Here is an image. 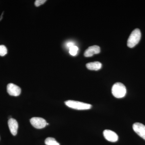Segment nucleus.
I'll return each mask as SVG.
<instances>
[{
    "label": "nucleus",
    "mask_w": 145,
    "mask_h": 145,
    "mask_svg": "<svg viewBox=\"0 0 145 145\" xmlns=\"http://www.w3.org/2000/svg\"><path fill=\"white\" fill-rule=\"evenodd\" d=\"M30 122L34 127L39 129L43 128L47 124L46 121L40 117H33L30 119Z\"/></svg>",
    "instance_id": "obj_4"
},
{
    "label": "nucleus",
    "mask_w": 145,
    "mask_h": 145,
    "mask_svg": "<svg viewBox=\"0 0 145 145\" xmlns=\"http://www.w3.org/2000/svg\"><path fill=\"white\" fill-rule=\"evenodd\" d=\"M7 50L5 46L0 45V56L3 57L7 54Z\"/></svg>",
    "instance_id": "obj_13"
},
{
    "label": "nucleus",
    "mask_w": 145,
    "mask_h": 145,
    "mask_svg": "<svg viewBox=\"0 0 145 145\" xmlns=\"http://www.w3.org/2000/svg\"><path fill=\"white\" fill-rule=\"evenodd\" d=\"M75 45H74V43L72 42H67V47L69 48V49L71 47Z\"/></svg>",
    "instance_id": "obj_15"
},
{
    "label": "nucleus",
    "mask_w": 145,
    "mask_h": 145,
    "mask_svg": "<svg viewBox=\"0 0 145 145\" xmlns=\"http://www.w3.org/2000/svg\"><path fill=\"white\" fill-rule=\"evenodd\" d=\"M69 53L72 56H75L78 53V52L79 49L76 46H73L69 48Z\"/></svg>",
    "instance_id": "obj_12"
},
{
    "label": "nucleus",
    "mask_w": 145,
    "mask_h": 145,
    "mask_svg": "<svg viewBox=\"0 0 145 145\" xmlns=\"http://www.w3.org/2000/svg\"><path fill=\"white\" fill-rule=\"evenodd\" d=\"M45 144L46 145H60L56 140L52 137H48L45 140Z\"/></svg>",
    "instance_id": "obj_11"
},
{
    "label": "nucleus",
    "mask_w": 145,
    "mask_h": 145,
    "mask_svg": "<svg viewBox=\"0 0 145 145\" xmlns=\"http://www.w3.org/2000/svg\"><path fill=\"white\" fill-rule=\"evenodd\" d=\"M86 67L90 70L98 71L101 69L102 65L99 62L96 61L89 63L86 65Z\"/></svg>",
    "instance_id": "obj_10"
},
{
    "label": "nucleus",
    "mask_w": 145,
    "mask_h": 145,
    "mask_svg": "<svg viewBox=\"0 0 145 145\" xmlns=\"http://www.w3.org/2000/svg\"><path fill=\"white\" fill-rule=\"evenodd\" d=\"M8 126L11 134L14 136L17 135L18 129V124L16 119L10 118L8 122Z\"/></svg>",
    "instance_id": "obj_9"
},
{
    "label": "nucleus",
    "mask_w": 145,
    "mask_h": 145,
    "mask_svg": "<svg viewBox=\"0 0 145 145\" xmlns=\"http://www.w3.org/2000/svg\"><path fill=\"white\" fill-rule=\"evenodd\" d=\"M101 52L100 47L97 45L89 46L87 49L84 52L85 57H91L94 54H99Z\"/></svg>",
    "instance_id": "obj_8"
},
{
    "label": "nucleus",
    "mask_w": 145,
    "mask_h": 145,
    "mask_svg": "<svg viewBox=\"0 0 145 145\" xmlns=\"http://www.w3.org/2000/svg\"><path fill=\"white\" fill-rule=\"evenodd\" d=\"M141 38V33L139 29H135L131 32L128 39L127 45L129 47L132 48L140 42Z\"/></svg>",
    "instance_id": "obj_3"
},
{
    "label": "nucleus",
    "mask_w": 145,
    "mask_h": 145,
    "mask_svg": "<svg viewBox=\"0 0 145 145\" xmlns=\"http://www.w3.org/2000/svg\"><path fill=\"white\" fill-rule=\"evenodd\" d=\"M7 91L10 96H18L20 94L21 89L18 86L10 83L7 86Z\"/></svg>",
    "instance_id": "obj_6"
},
{
    "label": "nucleus",
    "mask_w": 145,
    "mask_h": 145,
    "mask_svg": "<svg viewBox=\"0 0 145 145\" xmlns=\"http://www.w3.org/2000/svg\"><path fill=\"white\" fill-rule=\"evenodd\" d=\"M65 104L70 108L78 110H86L90 109L92 106L89 104L86 103L79 101L69 100L65 102Z\"/></svg>",
    "instance_id": "obj_2"
},
{
    "label": "nucleus",
    "mask_w": 145,
    "mask_h": 145,
    "mask_svg": "<svg viewBox=\"0 0 145 145\" xmlns=\"http://www.w3.org/2000/svg\"><path fill=\"white\" fill-rule=\"evenodd\" d=\"M112 93L115 98L121 99L125 96L127 93L126 88L122 83H116L112 86Z\"/></svg>",
    "instance_id": "obj_1"
},
{
    "label": "nucleus",
    "mask_w": 145,
    "mask_h": 145,
    "mask_svg": "<svg viewBox=\"0 0 145 145\" xmlns=\"http://www.w3.org/2000/svg\"><path fill=\"white\" fill-rule=\"evenodd\" d=\"M46 1V0H36L35 2V5L36 7H39L44 4Z\"/></svg>",
    "instance_id": "obj_14"
},
{
    "label": "nucleus",
    "mask_w": 145,
    "mask_h": 145,
    "mask_svg": "<svg viewBox=\"0 0 145 145\" xmlns=\"http://www.w3.org/2000/svg\"><path fill=\"white\" fill-rule=\"evenodd\" d=\"M103 135L107 140L112 142H117L119 139L117 133L110 130H105L103 132Z\"/></svg>",
    "instance_id": "obj_7"
},
{
    "label": "nucleus",
    "mask_w": 145,
    "mask_h": 145,
    "mask_svg": "<svg viewBox=\"0 0 145 145\" xmlns=\"http://www.w3.org/2000/svg\"><path fill=\"white\" fill-rule=\"evenodd\" d=\"M133 129L135 133L145 140V126L140 123L133 124Z\"/></svg>",
    "instance_id": "obj_5"
}]
</instances>
